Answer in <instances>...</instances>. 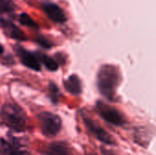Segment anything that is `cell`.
I'll return each instance as SVG.
<instances>
[{
	"label": "cell",
	"mask_w": 156,
	"mask_h": 155,
	"mask_svg": "<svg viewBox=\"0 0 156 155\" xmlns=\"http://www.w3.org/2000/svg\"><path fill=\"white\" fill-rule=\"evenodd\" d=\"M43 10L47 14L48 17L56 23H64L67 20L65 13L56 4L45 3L43 4Z\"/></svg>",
	"instance_id": "obj_8"
},
{
	"label": "cell",
	"mask_w": 156,
	"mask_h": 155,
	"mask_svg": "<svg viewBox=\"0 0 156 155\" xmlns=\"http://www.w3.org/2000/svg\"><path fill=\"white\" fill-rule=\"evenodd\" d=\"M64 86L69 93L74 94V95H78L81 91L80 79L75 75H72L68 79H66V81L64 82Z\"/></svg>",
	"instance_id": "obj_11"
},
{
	"label": "cell",
	"mask_w": 156,
	"mask_h": 155,
	"mask_svg": "<svg viewBox=\"0 0 156 155\" xmlns=\"http://www.w3.org/2000/svg\"><path fill=\"white\" fill-rule=\"evenodd\" d=\"M27 148L19 139L9 136L0 141V155H26Z\"/></svg>",
	"instance_id": "obj_3"
},
{
	"label": "cell",
	"mask_w": 156,
	"mask_h": 155,
	"mask_svg": "<svg viewBox=\"0 0 156 155\" xmlns=\"http://www.w3.org/2000/svg\"><path fill=\"white\" fill-rule=\"evenodd\" d=\"M38 42L41 44V46H43V47H45V48H50V47H51V44H50L45 37H40L39 40H38Z\"/></svg>",
	"instance_id": "obj_16"
},
{
	"label": "cell",
	"mask_w": 156,
	"mask_h": 155,
	"mask_svg": "<svg viewBox=\"0 0 156 155\" xmlns=\"http://www.w3.org/2000/svg\"><path fill=\"white\" fill-rule=\"evenodd\" d=\"M16 54L19 57L21 62L26 67H27L35 71H39L41 69L40 62H39L37 56L27 51V49H25L22 47H16Z\"/></svg>",
	"instance_id": "obj_7"
},
{
	"label": "cell",
	"mask_w": 156,
	"mask_h": 155,
	"mask_svg": "<svg viewBox=\"0 0 156 155\" xmlns=\"http://www.w3.org/2000/svg\"><path fill=\"white\" fill-rule=\"evenodd\" d=\"M84 122H85L87 128L89 129V131L99 141L102 142L103 143L110 144V145H114L116 143L114 139L105 130H103V128H101L99 124L95 123L92 120L88 119V118H84Z\"/></svg>",
	"instance_id": "obj_5"
},
{
	"label": "cell",
	"mask_w": 156,
	"mask_h": 155,
	"mask_svg": "<svg viewBox=\"0 0 156 155\" xmlns=\"http://www.w3.org/2000/svg\"><path fill=\"white\" fill-rule=\"evenodd\" d=\"M15 10V4L12 0H0V13H11Z\"/></svg>",
	"instance_id": "obj_13"
},
{
	"label": "cell",
	"mask_w": 156,
	"mask_h": 155,
	"mask_svg": "<svg viewBox=\"0 0 156 155\" xmlns=\"http://www.w3.org/2000/svg\"><path fill=\"white\" fill-rule=\"evenodd\" d=\"M0 24H1V26L3 27L5 33L11 38H14V39L19 40V41L26 40L25 34L16 25H14L10 21L5 20V19H0Z\"/></svg>",
	"instance_id": "obj_9"
},
{
	"label": "cell",
	"mask_w": 156,
	"mask_h": 155,
	"mask_svg": "<svg viewBox=\"0 0 156 155\" xmlns=\"http://www.w3.org/2000/svg\"><path fill=\"white\" fill-rule=\"evenodd\" d=\"M0 115L4 123L14 132H21L26 130L27 115L17 104L5 103L1 109Z\"/></svg>",
	"instance_id": "obj_1"
},
{
	"label": "cell",
	"mask_w": 156,
	"mask_h": 155,
	"mask_svg": "<svg viewBox=\"0 0 156 155\" xmlns=\"http://www.w3.org/2000/svg\"><path fill=\"white\" fill-rule=\"evenodd\" d=\"M49 89H50V91H51L52 100H53L54 102H57V100H58V92L57 87L55 86V84L51 83V84L49 85Z\"/></svg>",
	"instance_id": "obj_15"
},
{
	"label": "cell",
	"mask_w": 156,
	"mask_h": 155,
	"mask_svg": "<svg viewBox=\"0 0 156 155\" xmlns=\"http://www.w3.org/2000/svg\"><path fill=\"white\" fill-rule=\"evenodd\" d=\"M117 81L116 74L112 73V70L104 69L103 72L100 75V89L101 91L107 97L112 95V89H114V83Z\"/></svg>",
	"instance_id": "obj_6"
},
{
	"label": "cell",
	"mask_w": 156,
	"mask_h": 155,
	"mask_svg": "<svg viewBox=\"0 0 156 155\" xmlns=\"http://www.w3.org/2000/svg\"><path fill=\"white\" fill-rule=\"evenodd\" d=\"M19 21L22 25L28 26V27H33V28H37V23L31 18L30 16H28L27 14H21L19 16Z\"/></svg>",
	"instance_id": "obj_14"
},
{
	"label": "cell",
	"mask_w": 156,
	"mask_h": 155,
	"mask_svg": "<svg viewBox=\"0 0 156 155\" xmlns=\"http://www.w3.org/2000/svg\"><path fill=\"white\" fill-rule=\"evenodd\" d=\"M46 155H73L70 148L64 143H52L45 150Z\"/></svg>",
	"instance_id": "obj_10"
},
{
	"label": "cell",
	"mask_w": 156,
	"mask_h": 155,
	"mask_svg": "<svg viewBox=\"0 0 156 155\" xmlns=\"http://www.w3.org/2000/svg\"><path fill=\"white\" fill-rule=\"evenodd\" d=\"M3 52H4V48L2 47V45H0V55H2Z\"/></svg>",
	"instance_id": "obj_18"
},
{
	"label": "cell",
	"mask_w": 156,
	"mask_h": 155,
	"mask_svg": "<svg viewBox=\"0 0 156 155\" xmlns=\"http://www.w3.org/2000/svg\"><path fill=\"white\" fill-rule=\"evenodd\" d=\"M101 153H102V155H117L116 153L111 152L110 150H106V149H103V148H101Z\"/></svg>",
	"instance_id": "obj_17"
},
{
	"label": "cell",
	"mask_w": 156,
	"mask_h": 155,
	"mask_svg": "<svg viewBox=\"0 0 156 155\" xmlns=\"http://www.w3.org/2000/svg\"><path fill=\"white\" fill-rule=\"evenodd\" d=\"M37 58L48 70L55 71V70H57L58 69V62L55 59H53L52 58H50V57H48V56H47L45 54H40V53L37 54Z\"/></svg>",
	"instance_id": "obj_12"
},
{
	"label": "cell",
	"mask_w": 156,
	"mask_h": 155,
	"mask_svg": "<svg viewBox=\"0 0 156 155\" xmlns=\"http://www.w3.org/2000/svg\"><path fill=\"white\" fill-rule=\"evenodd\" d=\"M90 155H91V154H90Z\"/></svg>",
	"instance_id": "obj_19"
},
{
	"label": "cell",
	"mask_w": 156,
	"mask_h": 155,
	"mask_svg": "<svg viewBox=\"0 0 156 155\" xmlns=\"http://www.w3.org/2000/svg\"><path fill=\"white\" fill-rule=\"evenodd\" d=\"M38 122L42 133L47 137L56 136L61 129L60 118L51 112H42L38 115Z\"/></svg>",
	"instance_id": "obj_2"
},
{
	"label": "cell",
	"mask_w": 156,
	"mask_h": 155,
	"mask_svg": "<svg viewBox=\"0 0 156 155\" xmlns=\"http://www.w3.org/2000/svg\"><path fill=\"white\" fill-rule=\"evenodd\" d=\"M99 113L103 120L112 125L122 126L125 123V119L123 116L112 107L101 105L99 107Z\"/></svg>",
	"instance_id": "obj_4"
}]
</instances>
